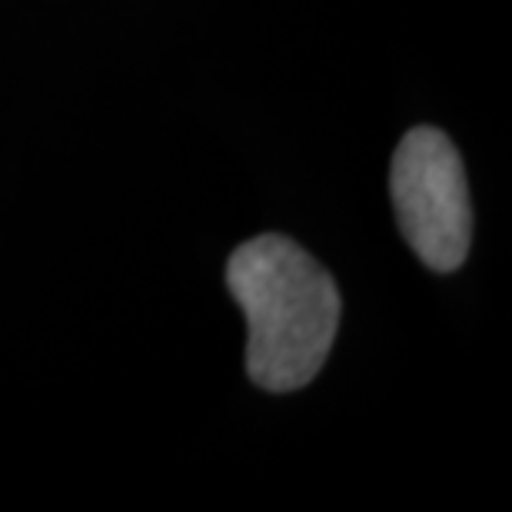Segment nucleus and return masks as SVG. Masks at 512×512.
Listing matches in <instances>:
<instances>
[{
	"instance_id": "nucleus-1",
	"label": "nucleus",
	"mask_w": 512,
	"mask_h": 512,
	"mask_svg": "<svg viewBox=\"0 0 512 512\" xmlns=\"http://www.w3.org/2000/svg\"><path fill=\"white\" fill-rule=\"evenodd\" d=\"M227 286L247 313L250 380L266 393L313 383L340 330V290L320 260L263 233L230 256Z\"/></svg>"
},
{
	"instance_id": "nucleus-2",
	"label": "nucleus",
	"mask_w": 512,
	"mask_h": 512,
	"mask_svg": "<svg viewBox=\"0 0 512 512\" xmlns=\"http://www.w3.org/2000/svg\"><path fill=\"white\" fill-rule=\"evenodd\" d=\"M389 193L419 260L436 273L459 270L473 243V207L453 140L433 127L409 130L389 167Z\"/></svg>"
}]
</instances>
